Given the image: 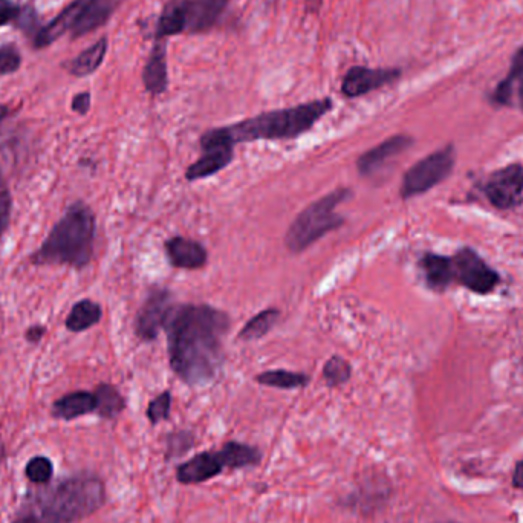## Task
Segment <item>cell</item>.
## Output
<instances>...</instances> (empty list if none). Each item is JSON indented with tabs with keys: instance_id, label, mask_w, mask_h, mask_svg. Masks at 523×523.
I'll use <instances>...</instances> for the list:
<instances>
[{
	"instance_id": "cell-15",
	"label": "cell",
	"mask_w": 523,
	"mask_h": 523,
	"mask_svg": "<svg viewBox=\"0 0 523 523\" xmlns=\"http://www.w3.org/2000/svg\"><path fill=\"white\" fill-rule=\"evenodd\" d=\"M144 88L150 95L164 94L169 86V66H167L166 40H155L149 59L141 74Z\"/></svg>"
},
{
	"instance_id": "cell-34",
	"label": "cell",
	"mask_w": 523,
	"mask_h": 523,
	"mask_svg": "<svg viewBox=\"0 0 523 523\" xmlns=\"http://www.w3.org/2000/svg\"><path fill=\"white\" fill-rule=\"evenodd\" d=\"M20 13H22V10L10 0H0V26L13 22L20 16Z\"/></svg>"
},
{
	"instance_id": "cell-40",
	"label": "cell",
	"mask_w": 523,
	"mask_h": 523,
	"mask_svg": "<svg viewBox=\"0 0 523 523\" xmlns=\"http://www.w3.org/2000/svg\"><path fill=\"white\" fill-rule=\"evenodd\" d=\"M10 117V108L5 104H0V124L4 123Z\"/></svg>"
},
{
	"instance_id": "cell-33",
	"label": "cell",
	"mask_w": 523,
	"mask_h": 523,
	"mask_svg": "<svg viewBox=\"0 0 523 523\" xmlns=\"http://www.w3.org/2000/svg\"><path fill=\"white\" fill-rule=\"evenodd\" d=\"M22 65V56L16 45L0 46V75H8L16 72Z\"/></svg>"
},
{
	"instance_id": "cell-6",
	"label": "cell",
	"mask_w": 523,
	"mask_h": 523,
	"mask_svg": "<svg viewBox=\"0 0 523 523\" xmlns=\"http://www.w3.org/2000/svg\"><path fill=\"white\" fill-rule=\"evenodd\" d=\"M351 196V189L342 187V189L334 190L329 195L323 196L314 204L308 205L294 219L290 230L286 233L285 244L288 250L291 253H302L306 248L320 241L325 234L343 227L345 218L338 215L335 208L342 202L348 201Z\"/></svg>"
},
{
	"instance_id": "cell-11",
	"label": "cell",
	"mask_w": 523,
	"mask_h": 523,
	"mask_svg": "<svg viewBox=\"0 0 523 523\" xmlns=\"http://www.w3.org/2000/svg\"><path fill=\"white\" fill-rule=\"evenodd\" d=\"M403 71L398 68H368L352 66L342 80V94L348 98L364 97L384 86L398 82Z\"/></svg>"
},
{
	"instance_id": "cell-14",
	"label": "cell",
	"mask_w": 523,
	"mask_h": 523,
	"mask_svg": "<svg viewBox=\"0 0 523 523\" xmlns=\"http://www.w3.org/2000/svg\"><path fill=\"white\" fill-rule=\"evenodd\" d=\"M124 2L126 0H85L80 19L71 31L72 39L94 33L98 28L106 25Z\"/></svg>"
},
{
	"instance_id": "cell-13",
	"label": "cell",
	"mask_w": 523,
	"mask_h": 523,
	"mask_svg": "<svg viewBox=\"0 0 523 523\" xmlns=\"http://www.w3.org/2000/svg\"><path fill=\"white\" fill-rule=\"evenodd\" d=\"M224 470H227V467H225L221 450L218 452L207 450V452L198 453L189 461L179 464L176 467V481L181 485L205 484V482L218 478Z\"/></svg>"
},
{
	"instance_id": "cell-21",
	"label": "cell",
	"mask_w": 523,
	"mask_h": 523,
	"mask_svg": "<svg viewBox=\"0 0 523 523\" xmlns=\"http://www.w3.org/2000/svg\"><path fill=\"white\" fill-rule=\"evenodd\" d=\"M423 270L424 279L427 286L433 291H444L449 288L450 283L455 280L453 277V265L450 257L439 256V254H424L420 262Z\"/></svg>"
},
{
	"instance_id": "cell-36",
	"label": "cell",
	"mask_w": 523,
	"mask_h": 523,
	"mask_svg": "<svg viewBox=\"0 0 523 523\" xmlns=\"http://www.w3.org/2000/svg\"><path fill=\"white\" fill-rule=\"evenodd\" d=\"M45 334V326L33 325L30 326V328L26 329L25 338L26 340H28V342L33 343V345H36V343H39L40 340H42V338L45 337Z\"/></svg>"
},
{
	"instance_id": "cell-39",
	"label": "cell",
	"mask_w": 523,
	"mask_h": 523,
	"mask_svg": "<svg viewBox=\"0 0 523 523\" xmlns=\"http://www.w3.org/2000/svg\"><path fill=\"white\" fill-rule=\"evenodd\" d=\"M13 523H43L42 520L37 519L36 516H22L14 520Z\"/></svg>"
},
{
	"instance_id": "cell-32",
	"label": "cell",
	"mask_w": 523,
	"mask_h": 523,
	"mask_svg": "<svg viewBox=\"0 0 523 523\" xmlns=\"http://www.w3.org/2000/svg\"><path fill=\"white\" fill-rule=\"evenodd\" d=\"M11 212H13V195H11L7 181L2 175V169H0V238L10 227Z\"/></svg>"
},
{
	"instance_id": "cell-17",
	"label": "cell",
	"mask_w": 523,
	"mask_h": 523,
	"mask_svg": "<svg viewBox=\"0 0 523 523\" xmlns=\"http://www.w3.org/2000/svg\"><path fill=\"white\" fill-rule=\"evenodd\" d=\"M166 254L172 267L181 270H199L207 264L204 245L182 236H175L166 242Z\"/></svg>"
},
{
	"instance_id": "cell-22",
	"label": "cell",
	"mask_w": 523,
	"mask_h": 523,
	"mask_svg": "<svg viewBox=\"0 0 523 523\" xmlns=\"http://www.w3.org/2000/svg\"><path fill=\"white\" fill-rule=\"evenodd\" d=\"M219 450H221L227 470L257 467L264 458L257 447L245 444V442L228 441Z\"/></svg>"
},
{
	"instance_id": "cell-26",
	"label": "cell",
	"mask_w": 523,
	"mask_h": 523,
	"mask_svg": "<svg viewBox=\"0 0 523 523\" xmlns=\"http://www.w3.org/2000/svg\"><path fill=\"white\" fill-rule=\"evenodd\" d=\"M279 317L280 311L276 308H268L259 312L253 319L248 320L247 325L239 332V338L244 342H253V340L265 337L276 326Z\"/></svg>"
},
{
	"instance_id": "cell-7",
	"label": "cell",
	"mask_w": 523,
	"mask_h": 523,
	"mask_svg": "<svg viewBox=\"0 0 523 523\" xmlns=\"http://www.w3.org/2000/svg\"><path fill=\"white\" fill-rule=\"evenodd\" d=\"M453 167H455V149L452 144H449L407 170L401 184V198H415L429 192L452 173Z\"/></svg>"
},
{
	"instance_id": "cell-27",
	"label": "cell",
	"mask_w": 523,
	"mask_h": 523,
	"mask_svg": "<svg viewBox=\"0 0 523 523\" xmlns=\"http://www.w3.org/2000/svg\"><path fill=\"white\" fill-rule=\"evenodd\" d=\"M256 381L262 386L290 390L308 386L309 377L305 374L279 369V371H267L264 374L257 375Z\"/></svg>"
},
{
	"instance_id": "cell-37",
	"label": "cell",
	"mask_w": 523,
	"mask_h": 523,
	"mask_svg": "<svg viewBox=\"0 0 523 523\" xmlns=\"http://www.w3.org/2000/svg\"><path fill=\"white\" fill-rule=\"evenodd\" d=\"M513 484L517 488H523V461H520L516 465V470H514Z\"/></svg>"
},
{
	"instance_id": "cell-25",
	"label": "cell",
	"mask_w": 523,
	"mask_h": 523,
	"mask_svg": "<svg viewBox=\"0 0 523 523\" xmlns=\"http://www.w3.org/2000/svg\"><path fill=\"white\" fill-rule=\"evenodd\" d=\"M94 394L97 398V413L104 420H115L126 409V401H124L123 395L112 384H98Z\"/></svg>"
},
{
	"instance_id": "cell-38",
	"label": "cell",
	"mask_w": 523,
	"mask_h": 523,
	"mask_svg": "<svg viewBox=\"0 0 523 523\" xmlns=\"http://www.w3.org/2000/svg\"><path fill=\"white\" fill-rule=\"evenodd\" d=\"M306 2V8H308L309 11H312V13H317V11L320 10V7H322V0H305Z\"/></svg>"
},
{
	"instance_id": "cell-35",
	"label": "cell",
	"mask_w": 523,
	"mask_h": 523,
	"mask_svg": "<svg viewBox=\"0 0 523 523\" xmlns=\"http://www.w3.org/2000/svg\"><path fill=\"white\" fill-rule=\"evenodd\" d=\"M71 109L78 115H86L91 109V94L80 92L72 98Z\"/></svg>"
},
{
	"instance_id": "cell-8",
	"label": "cell",
	"mask_w": 523,
	"mask_h": 523,
	"mask_svg": "<svg viewBox=\"0 0 523 523\" xmlns=\"http://www.w3.org/2000/svg\"><path fill=\"white\" fill-rule=\"evenodd\" d=\"M199 143L204 152H202L201 158L187 169V181H198V179L216 175L224 170L234 158L236 144L228 135L227 127L207 130Z\"/></svg>"
},
{
	"instance_id": "cell-31",
	"label": "cell",
	"mask_w": 523,
	"mask_h": 523,
	"mask_svg": "<svg viewBox=\"0 0 523 523\" xmlns=\"http://www.w3.org/2000/svg\"><path fill=\"white\" fill-rule=\"evenodd\" d=\"M170 409H172V394L169 390L153 398L147 407V418H149L150 424L156 426L161 421L169 420Z\"/></svg>"
},
{
	"instance_id": "cell-29",
	"label": "cell",
	"mask_w": 523,
	"mask_h": 523,
	"mask_svg": "<svg viewBox=\"0 0 523 523\" xmlns=\"http://www.w3.org/2000/svg\"><path fill=\"white\" fill-rule=\"evenodd\" d=\"M352 368L348 360L334 355L326 361L325 368H323V378L329 387L343 386L351 380Z\"/></svg>"
},
{
	"instance_id": "cell-23",
	"label": "cell",
	"mask_w": 523,
	"mask_h": 523,
	"mask_svg": "<svg viewBox=\"0 0 523 523\" xmlns=\"http://www.w3.org/2000/svg\"><path fill=\"white\" fill-rule=\"evenodd\" d=\"M101 317H103V309L97 302L91 299L78 300L69 311L65 326L69 332L80 334L98 325Z\"/></svg>"
},
{
	"instance_id": "cell-10",
	"label": "cell",
	"mask_w": 523,
	"mask_h": 523,
	"mask_svg": "<svg viewBox=\"0 0 523 523\" xmlns=\"http://www.w3.org/2000/svg\"><path fill=\"white\" fill-rule=\"evenodd\" d=\"M485 195L494 207L501 210L519 207L523 204V166L510 164L494 172L485 184Z\"/></svg>"
},
{
	"instance_id": "cell-18",
	"label": "cell",
	"mask_w": 523,
	"mask_h": 523,
	"mask_svg": "<svg viewBox=\"0 0 523 523\" xmlns=\"http://www.w3.org/2000/svg\"><path fill=\"white\" fill-rule=\"evenodd\" d=\"M83 4H85V0H74L56 19H52L48 25L40 28L36 36H34V48H48L49 45H52L57 39H60L63 34L68 33V31L71 33V31L74 30L75 23L80 19Z\"/></svg>"
},
{
	"instance_id": "cell-5",
	"label": "cell",
	"mask_w": 523,
	"mask_h": 523,
	"mask_svg": "<svg viewBox=\"0 0 523 523\" xmlns=\"http://www.w3.org/2000/svg\"><path fill=\"white\" fill-rule=\"evenodd\" d=\"M230 0H167L153 37L166 40L179 34H204L221 23Z\"/></svg>"
},
{
	"instance_id": "cell-9",
	"label": "cell",
	"mask_w": 523,
	"mask_h": 523,
	"mask_svg": "<svg viewBox=\"0 0 523 523\" xmlns=\"http://www.w3.org/2000/svg\"><path fill=\"white\" fill-rule=\"evenodd\" d=\"M452 265L456 282L461 283L473 293H491L499 283L498 273L491 270L484 260L470 248L459 250L455 257H452Z\"/></svg>"
},
{
	"instance_id": "cell-4",
	"label": "cell",
	"mask_w": 523,
	"mask_h": 523,
	"mask_svg": "<svg viewBox=\"0 0 523 523\" xmlns=\"http://www.w3.org/2000/svg\"><path fill=\"white\" fill-rule=\"evenodd\" d=\"M106 502V487L97 476L80 475L60 482L43 496V523H75L100 510Z\"/></svg>"
},
{
	"instance_id": "cell-12",
	"label": "cell",
	"mask_w": 523,
	"mask_h": 523,
	"mask_svg": "<svg viewBox=\"0 0 523 523\" xmlns=\"http://www.w3.org/2000/svg\"><path fill=\"white\" fill-rule=\"evenodd\" d=\"M172 294L167 290H153L138 311L135 334L143 342H152L166 325L172 311Z\"/></svg>"
},
{
	"instance_id": "cell-3",
	"label": "cell",
	"mask_w": 523,
	"mask_h": 523,
	"mask_svg": "<svg viewBox=\"0 0 523 523\" xmlns=\"http://www.w3.org/2000/svg\"><path fill=\"white\" fill-rule=\"evenodd\" d=\"M334 109L331 98L308 101L293 108L264 112L241 123L225 126L234 144L259 140H294L316 126Z\"/></svg>"
},
{
	"instance_id": "cell-20",
	"label": "cell",
	"mask_w": 523,
	"mask_h": 523,
	"mask_svg": "<svg viewBox=\"0 0 523 523\" xmlns=\"http://www.w3.org/2000/svg\"><path fill=\"white\" fill-rule=\"evenodd\" d=\"M94 412H97V398L88 390H75L52 404V416L57 420H77Z\"/></svg>"
},
{
	"instance_id": "cell-24",
	"label": "cell",
	"mask_w": 523,
	"mask_h": 523,
	"mask_svg": "<svg viewBox=\"0 0 523 523\" xmlns=\"http://www.w3.org/2000/svg\"><path fill=\"white\" fill-rule=\"evenodd\" d=\"M108 48V39L101 37L91 48L80 52L74 60L66 65L69 74L74 75V77H88V75L94 74L103 65L104 57L108 54Z\"/></svg>"
},
{
	"instance_id": "cell-30",
	"label": "cell",
	"mask_w": 523,
	"mask_h": 523,
	"mask_svg": "<svg viewBox=\"0 0 523 523\" xmlns=\"http://www.w3.org/2000/svg\"><path fill=\"white\" fill-rule=\"evenodd\" d=\"M25 473L34 484L45 485L54 475V465L45 456H36L26 465Z\"/></svg>"
},
{
	"instance_id": "cell-2",
	"label": "cell",
	"mask_w": 523,
	"mask_h": 523,
	"mask_svg": "<svg viewBox=\"0 0 523 523\" xmlns=\"http://www.w3.org/2000/svg\"><path fill=\"white\" fill-rule=\"evenodd\" d=\"M97 219L85 201H75L51 228L45 241L30 256L36 267H69L83 270L94 257Z\"/></svg>"
},
{
	"instance_id": "cell-16",
	"label": "cell",
	"mask_w": 523,
	"mask_h": 523,
	"mask_svg": "<svg viewBox=\"0 0 523 523\" xmlns=\"http://www.w3.org/2000/svg\"><path fill=\"white\" fill-rule=\"evenodd\" d=\"M412 144V138L407 137V135L390 137L389 140L383 141V143L378 144L377 147L368 150V152L363 153V155L358 158V172L363 176L372 175V173L381 169L386 161L392 160L394 156L400 155L404 150L409 149Z\"/></svg>"
},
{
	"instance_id": "cell-1",
	"label": "cell",
	"mask_w": 523,
	"mask_h": 523,
	"mask_svg": "<svg viewBox=\"0 0 523 523\" xmlns=\"http://www.w3.org/2000/svg\"><path fill=\"white\" fill-rule=\"evenodd\" d=\"M164 329L176 377L189 386L212 383L224 364L227 312L208 305L173 306Z\"/></svg>"
},
{
	"instance_id": "cell-28",
	"label": "cell",
	"mask_w": 523,
	"mask_h": 523,
	"mask_svg": "<svg viewBox=\"0 0 523 523\" xmlns=\"http://www.w3.org/2000/svg\"><path fill=\"white\" fill-rule=\"evenodd\" d=\"M195 444V433L190 430H176V432L170 433L166 438L167 461L182 458L195 447Z\"/></svg>"
},
{
	"instance_id": "cell-41",
	"label": "cell",
	"mask_w": 523,
	"mask_h": 523,
	"mask_svg": "<svg viewBox=\"0 0 523 523\" xmlns=\"http://www.w3.org/2000/svg\"><path fill=\"white\" fill-rule=\"evenodd\" d=\"M5 459V446L4 442L0 441V462L4 461Z\"/></svg>"
},
{
	"instance_id": "cell-19",
	"label": "cell",
	"mask_w": 523,
	"mask_h": 523,
	"mask_svg": "<svg viewBox=\"0 0 523 523\" xmlns=\"http://www.w3.org/2000/svg\"><path fill=\"white\" fill-rule=\"evenodd\" d=\"M514 92L517 95V103L523 112V46L517 49L511 59L510 71L507 77L496 86L491 101L498 106H511L513 104Z\"/></svg>"
}]
</instances>
